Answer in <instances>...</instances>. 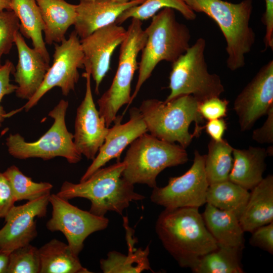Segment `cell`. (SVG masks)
<instances>
[{"instance_id":"cell-1","label":"cell","mask_w":273,"mask_h":273,"mask_svg":"<svg viewBox=\"0 0 273 273\" xmlns=\"http://www.w3.org/2000/svg\"><path fill=\"white\" fill-rule=\"evenodd\" d=\"M155 230L164 248L181 267L192 269L201 257L218 247L198 208H165Z\"/></svg>"},{"instance_id":"cell-2","label":"cell","mask_w":273,"mask_h":273,"mask_svg":"<svg viewBox=\"0 0 273 273\" xmlns=\"http://www.w3.org/2000/svg\"><path fill=\"white\" fill-rule=\"evenodd\" d=\"M123 161L95 171L89 178L78 184L64 181L56 194L67 200L82 198L91 203L89 211L105 216L108 211L122 215L132 201L142 200L145 197L134 191V185L127 182L122 174Z\"/></svg>"},{"instance_id":"cell-3","label":"cell","mask_w":273,"mask_h":273,"mask_svg":"<svg viewBox=\"0 0 273 273\" xmlns=\"http://www.w3.org/2000/svg\"><path fill=\"white\" fill-rule=\"evenodd\" d=\"M193 12L203 13L219 27L226 41L227 67L234 71L245 65L256 39L250 26L253 0L232 3L223 0H183Z\"/></svg>"},{"instance_id":"cell-4","label":"cell","mask_w":273,"mask_h":273,"mask_svg":"<svg viewBox=\"0 0 273 273\" xmlns=\"http://www.w3.org/2000/svg\"><path fill=\"white\" fill-rule=\"evenodd\" d=\"M200 102L192 95H183L169 101L144 100L139 110L148 131L169 143L177 142L186 149L204 128L198 110Z\"/></svg>"},{"instance_id":"cell-5","label":"cell","mask_w":273,"mask_h":273,"mask_svg":"<svg viewBox=\"0 0 273 273\" xmlns=\"http://www.w3.org/2000/svg\"><path fill=\"white\" fill-rule=\"evenodd\" d=\"M145 31L147 40L141 51L138 80L128 106L161 61L172 63L190 47V30L176 20L172 8H165L159 11L152 17Z\"/></svg>"},{"instance_id":"cell-6","label":"cell","mask_w":273,"mask_h":273,"mask_svg":"<svg viewBox=\"0 0 273 273\" xmlns=\"http://www.w3.org/2000/svg\"><path fill=\"white\" fill-rule=\"evenodd\" d=\"M188 160L185 149L179 145L160 140L147 132L133 141L123 161L122 176L131 184L157 187L158 174L167 167L184 164Z\"/></svg>"},{"instance_id":"cell-7","label":"cell","mask_w":273,"mask_h":273,"mask_svg":"<svg viewBox=\"0 0 273 273\" xmlns=\"http://www.w3.org/2000/svg\"><path fill=\"white\" fill-rule=\"evenodd\" d=\"M142 21L131 18L126 36L120 44L119 61L115 76L109 88L103 93L97 103L100 116L109 127L114 122L119 109L131 99V84L134 73L139 68V54L144 48L147 34L143 29Z\"/></svg>"},{"instance_id":"cell-8","label":"cell","mask_w":273,"mask_h":273,"mask_svg":"<svg viewBox=\"0 0 273 273\" xmlns=\"http://www.w3.org/2000/svg\"><path fill=\"white\" fill-rule=\"evenodd\" d=\"M206 41L197 39L186 52L172 63L169 74V101L183 95H192L201 102L219 97L224 88L219 75L210 73L205 61Z\"/></svg>"},{"instance_id":"cell-9","label":"cell","mask_w":273,"mask_h":273,"mask_svg":"<svg viewBox=\"0 0 273 273\" xmlns=\"http://www.w3.org/2000/svg\"><path fill=\"white\" fill-rule=\"evenodd\" d=\"M68 105L67 101L61 100L50 111L48 115L54 122L36 141L27 142L18 133L10 134L6 142L9 153L19 159L38 158L48 160L61 157L71 164L79 162L82 155L77 150L73 134L68 130L65 122Z\"/></svg>"},{"instance_id":"cell-10","label":"cell","mask_w":273,"mask_h":273,"mask_svg":"<svg viewBox=\"0 0 273 273\" xmlns=\"http://www.w3.org/2000/svg\"><path fill=\"white\" fill-rule=\"evenodd\" d=\"M84 56L80 39L74 30L68 39L65 38L60 44L55 43L52 65L36 93L22 109L28 111L54 87H60L62 94L68 96L74 90L80 77L78 69L84 68Z\"/></svg>"},{"instance_id":"cell-11","label":"cell","mask_w":273,"mask_h":273,"mask_svg":"<svg viewBox=\"0 0 273 273\" xmlns=\"http://www.w3.org/2000/svg\"><path fill=\"white\" fill-rule=\"evenodd\" d=\"M205 155L196 150L193 164L183 175L170 177L166 186L153 188L151 200L165 208H199L206 202L209 183L205 170Z\"/></svg>"},{"instance_id":"cell-12","label":"cell","mask_w":273,"mask_h":273,"mask_svg":"<svg viewBox=\"0 0 273 273\" xmlns=\"http://www.w3.org/2000/svg\"><path fill=\"white\" fill-rule=\"evenodd\" d=\"M49 202L52 206V213L46 223L47 229L63 233L70 248L77 256L83 249L86 238L105 230L109 224V219L105 216L80 209L57 194H50Z\"/></svg>"},{"instance_id":"cell-13","label":"cell","mask_w":273,"mask_h":273,"mask_svg":"<svg viewBox=\"0 0 273 273\" xmlns=\"http://www.w3.org/2000/svg\"><path fill=\"white\" fill-rule=\"evenodd\" d=\"M273 106V60L259 69L234 103L242 131L250 129Z\"/></svg>"},{"instance_id":"cell-14","label":"cell","mask_w":273,"mask_h":273,"mask_svg":"<svg viewBox=\"0 0 273 273\" xmlns=\"http://www.w3.org/2000/svg\"><path fill=\"white\" fill-rule=\"evenodd\" d=\"M50 194L13 207L0 230V250L11 252L30 244L36 237L35 218L46 216Z\"/></svg>"},{"instance_id":"cell-15","label":"cell","mask_w":273,"mask_h":273,"mask_svg":"<svg viewBox=\"0 0 273 273\" xmlns=\"http://www.w3.org/2000/svg\"><path fill=\"white\" fill-rule=\"evenodd\" d=\"M126 32L123 27L114 23L80 39L84 56V68L95 82L96 94L99 93L102 81L109 70L111 57L125 39Z\"/></svg>"},{"instance_id":"cell-16","label":"cell","mask_w":273,"mask_h":273,"mask_svg":"<svg viewBox=\"0 0 273 273\" xmlns=\"http://www.w3.org/2000/svg\"><path fill=\"white\" fill-rule=\"evenodd\" d=\"M82 76L86 79V89L83 100L76 111L73 141L78 151L87 159L93 160L104 143L109 128L96 107L90 73L85 71Z\"/></svg>"},{"instance_id":"cell-17","label":"cell","mask_w":273,"mask_h":273,"mask_svg":"<svg viewBox=\"0 0 273 273\" xmlns=\"http://www.w3.org/2000/svg\"><path fill=\"white\" fill-rule=\"evenodd\" d=\"M129 116V120L125 123H121L122 115L117 116L113 122L114 124L109 129L104 143L80 181L87 179L111 160L119 158L128 145L147 132V128L139 108H130Z\"/></svg>"},{"instance_id":"cell-18","label":"cell","mask_w":273,"mask_h":273,"mask_svg":"<svg viewBox=\"0 0 273 273\" xmlns=\"http://www.w3.org/2000/svg\"><path fill=\"white\" fill-rule=\"evenodd\" d=\"M18 60L12 74L17 88L16 96L27 101L36 93L41 85L50 66L41 55L30 48L19 31L15 36Z\"/></svg>"},{"instance_id":"cell-19","label":"cell","mask_w":273,"mask_h":273,"mask_svg":"<svg viewBox=\"0 0 273 273\" xmlns=\"http://www.w3.org/2000/svg\"><path fill=\"white\" fill-rule=\"evenodd\" d=\"M144 1L117 3L107 0H80L76 5L74 30L79 38L83 39L96 30L115 23L124 11Z\"/></svg>"},{"instance_id":"cell-20","label":"cell","mask_w":273,"mask_h":273,"mask_svg":"<svg viewBox=\"0 0 273 273\" xmlns=\"http://www.w3.org/2000/svg\"><path fill=\"white\" fill-rule=\"evenodd\" d=\"M250 193L245 208L239 218L244 232L273 222V176L268 175Z\"/></svg>"},{"instance_id":"cell-21","label":"cell","mask_w":273,"mask_h":273,"mask_svg":"<svg viewBox=\"0 0 273 273\" xmlns=\"http://www.w3.org/2000/svg\"><path fill=\"white\" fill-rule=\"evenodd\" d=\"M268 154V150L260 147L233 148V163L229 180L247 190H251L263 178L266 168L265 160Z\"/></svg>"},{"instance_id":"cell-22","label":"cell","mask_w":273,"mask_h":273,"mask_svg":"<svg viewBox=\"0 0 273 273\" xmlns=\"http://www.w3.org/2000/svg\"><path fill=\"white\" fill-rule=\"evenodd\" d=\"M44 25V42L60 43L76 19V5L65 0H35Z\"/></svg>"},{"instance_id":"cell-23","label":"cell","mask_w":273,"mask_h":273,"mask_svg":"<svg viewBox=\"0 0 273 273\" xmlns=\"http://www.w3.org/2000/svg\"><path fill=\"white\" fill-rule=\"evenodd\" d=\"M128 245V254L116 251H110L106 259L100 260V267L104 273H140L151 269L149 260V246L145 249L134 247L132 230L129 226L127 218L123 217Z\"/></svg>"},{"instance_id":"cell-24","label":"cell","mask_w":273,"mask_h":273,"mask_svg":"<svg viewBox=\"0 0 273 273\" xmlns=\"http://www.w3.org/2000/svg\"><path fill=\"white\" fill-rule=\"evenodd\" d=\"M202 215L207 229L217 244L244 248V232L234 214L206 203Z\"/></svg>"},{"instance_id":"cell-25","label":"cell","mask_w":273,"mask_h":273,"mask_svg":"<svg viewBox=\"0 0 273 273\" xmlns=\"http://www.w3.org/2000/svg\"><path fill=\"white\" fill-rule=\"evenodd\" d=\"M40 273H90L67 244L53 239L38 249Z\"/></svg>"},{"instance_id":"cell-26","label":"cell","mask_w":273,"mask_h":273,"mask_svg":"<svg viewBox=\"0 0 273 273\" xmlns=\"http://www.w3.org/2000/svg\"><path fill=\"white\" fill-rule=\"evenodd\" d=\"M12 8L19 20L20 33L31 40L33 49L50 63V55L42 37L44 25L36 1L12 0Z\"/></svg>"},{"instance_id":"cell-27","label":"cell","mask_w":273,"mask_h":273,"mask_svg":"<svg viewBox=\"0 0 273 273\" xmlns=\"http://www.w3.org/2000/svg\"><path fill=\"white\" fill-rule=\"evenodd\" d=\"M249 197L248 190L228 179L209 185L206 203L220 210L231 212L239 219Z\"/></svg>"},{"instance_id":"cell-28","label":"cell","mask_w":273,"mask_h":273,"mask_svg":"<svg viewBox=\"0 0 273 273\" xmlns=\"http://www.w3.org/2000/svg\"><path fill=\"white\" fill-rule=\"evenodd\" d=\"M200 258L191 269L194 273H243L241 262L243 248L218 245Z\"/></svg>"},{"instance_id":"cell-29","label":"cell","mask_w":273,"mask_h":273,"mask_svg":"<svg viewBox=\"0 0 273 273\" xmlns=\"http://www.w3.org/2000/svg\"><path fill=\"white\" fill-rule=\"evenodd\" d=\"M233 148L226 140H211L205 155V170L209 185L229 179L233 163Z\"/></svg>"},{"instance_id":"cell-30","label":"cell","mask_w":273,"mask_h":273,"mask_svg":"<svg viewBox=\"0 0 273 273\" xmlns=\"http://www.w3.org/2000/svg\"><path fill=\"white\" fill-rule=\"evenodd\" d=\"M165 8L178 11L188 20H194L196 15L183 0H145L142 4L124 11L117 18L116 23L120 25L129 18L141 21L148 20Z\"/></svg>"},{"instance_id":"cell-31","label":"cell","mask_w":273,"mask_h":273,"mask_svg":"<svg viewBox=\"0 0 273 273\" xmlns=\"http://www.w3.org/2000/svg\"><path fill=\"white\" fill-rule=\"evenodd\" d=\"M9 181L16 201L34 200L51 194L53 185L48 182L36 183L24 174L16 165L8 167L4 172Z\"/></svg>"},{"instance_id":"cell-32","label":"cell","mask_w":273,"mask_h":273,"mask_svg":"<svg viewBox=\"0 0 273 273\" xmlns=\"http://www.w3.org/2000/svg\"><path fill=\"white\" fill-rule=\"evenodd\" d=\"M39 250L30 244L10 253L7 273H40Z\"/></svg>"},{"instance_id":"cell-33","label":"cell","mask_w":273,"mask_h":273,"mask_svg":"<svg viewBox=\"0 0 273 273\" xmlns=\"http://www.w3.org/2000/svg\"><path fill=\"white\" fill-rule=\"evenodd\" d=\"M19 28V20L13 10L0 12V66L2 56L10 53Z\"/></svg>"},{"instance_id":"cell-34","label":"cell","mask_w":273,"mask_h":273,"mask_svg":"<svg viewBox=\"0 0 273 273\" xmlns=\"http://www.w3.org/2000/svg\"><path fill=\"white\" fill-rule=\"evenodd\" d=\"M229 101L219 97H212L199 103L198 110L201 116L208 121L226 116Z\"/></svg>"},{"instance_id":"cell-35","label":"cell","mask_w":273,"mask_h":273,"mask_svg":"<svg viewBox=\"0 0 273 273\" xmlns=\"http://www.w3.org/2000/svg\"><path fill=\"white\" fill-rule=\"evenodd\" d=\"M15 69L13 63L9 60L0 66V127L5 119L10 116L1 105L2 100L5 96L15 92L17 88L16 84L10 82V75Z\"/></svg>"},{"instance_id":"cell-36","label":"cell","mask_w":273,"mask_h":273,"mask_svg":"<svg viewBox=\"0 0 273 273\" xmlns=\"http://www.w3.org/2000/svg\"><path fill=\"white\" fill-rule=\"evenodd\" d=\"M251 233L250 245L273 254V222L257 228Z\"/></svg>"},{"instance_id":"cell-37","label":"cell","mask_w":273,"mask_h":273,"mask_svg":"<svg viewBox=\"0 0 273 273\" xmlns=\"http://www.w3.org/2000/svg\"><path fill=\"white\" fill-rule=\"evenodd\" d=\"M16 202L9 181L0 172V219L5 218Z\"/></svg>"},{"instance_id":"cell-38","label":"cell","mask_w":273,"mask_h":273,"mask_svg":"<svg viewBox=\"0 0 273 273\" xmlns=\"http://www.w3.org/2000/svg\"><path fill=\"white\" fill-rule=\"evenodd\" d=\"M265 10L261 18V21L265 27L264 38L265 50L273 49V0H264Z\"/></svg>"},{"instance_id":"cell-39","label":"cell","mask_w":273,"mask_h":273,"mask_svg":"<svg viewBox=\"0 0 273 273\" xmlns=\"http://www.w3.org/2000/svg\"><path fill=\"white\" fill-rule=\"evenodd\" d=\"M266 115L267 118L263 125L253 132V139L259 143L273 142V106L269 108Z\"/></svg>"},{"instance_id":"cell-40","label":"cell","mask_w":273,"mask_h":273,"mask_svg":"<svg viewBox=\"0 0 273 273\" xmlns=\"http://www.w3.org/2000/svg\"><path fill=\"white\" fill-rule=\"evenodd\" d=\"M206 132L215 141L223 140L224 132L227 129V124L222 118L208 120L203 126Z\"/></svg>"},{"instance_id":"cell-41","label":"cell","mask_w":273,"mask_h":273,"mask_svg":"<svg viewBox=\"0 0 273 273\" xmlns=\"http://www.w3.org/2000/svg\"><path fill=\"white\" fill-rule=\"evenodd\" d=\"M10 253L0 250V273H7Z\"/></svg>"},{"instance_id":"cell-42","label":"cell","mask_w":273,"mask_h":273,"mask_svg":"<svg viewBox=\"0 0 273 273\" xmlns=\"http://www.w3.org/2000/svg\"><path fill=\"white\" fill-rule=\"evenodd\" d=\"M12 10V0H0V12Z\"/></svg>"},{"instance_id":"cell-43","label":"cell","mask_w":273,"mask_h":273,"mask_svg":"<svg viewBox=\"0 0 273 273\" xmlns=\"http://www.w3.org/2000/svg\"><path fill=\"white\" fill-rule=\"evenodd\" d=\"M107 1H110L117 2V3H126V2L131 1H135V0H107Z\"/></svg>"}]
</instances>
